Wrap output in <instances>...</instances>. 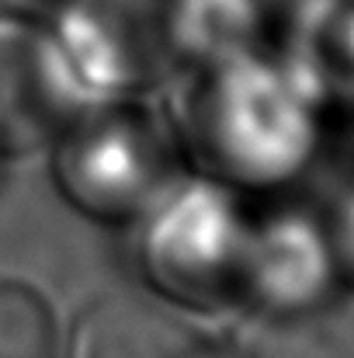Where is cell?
<instances>
[{
	"mask_svg": "<svg viewBox=\"0 0 354 358\" xmlns=\"http://www.w3.org/2000/svg\"><path fill=\"white\" fill-rule=\"evenodd\" d=\"M323 119L271 49L170 80V122L184 160L239 195L295 185L323 146Z\"/></svg>",
	"mask_w": 354,
	"mask_h": 358,
	"instance_id": "1",
	"label": "cell"
},
{
	"mask_svg": "<svg viewBox=\"0 0 354 358\" xmlns=\"http://www.w3.org/2000/svg\"><path fill=\"white\" fill-rule=\"evenodd\" d=\"M170 115L149 101L80 108L52 139V181L80 216L132 227L184 171Z\"/></svg>",
	"mask_w": 354,
	"mask_h": 358,
	"instance_id": "2",
	"label": "cell"
},
{
	"mask_svg": "<svg viewBox=\"0 0 354 358\" xmlns=\"http://www.w3.org/2000/svg\"><path fill=\"white\" fill-rule=\"evenodd\" d=\"M38 24L77 112L149 101L177 77L167 0H52Z\"/></svg>",
	"mask_w": 354,
	"mask_h": 358,
	"instance_id": "3",
	"label": "cell"
},
{
	"mask_svg": "<svg viewBox=\"0 0 354 358\" xmlns=\"http://www.w3.org/2000/svg\"><path fill=\"white\" fill-rule=\"evenodd\" d=\"M243 195L205 174H181L135 223V264L167 299L226 306L239 299L250 237Z\"/></svg>",
	"mask_w": 354,
	"mask_h": 358,
	"instance_id": "4",
	"label": "cell"
},
{
	"mask_svg": "<svg viewBox=\"0 0 354 358\" xmlns=\"http://www.w3.org/2000/svg\"><path fill=\"white\" fill-rule=\"evenodd\" d=\"M344 282L327 216L274 206L250 220L239 303L253 313H302L337 299Z\"/></svg>",
	"mask_w": 354,
	"mask_h": 358,
	"instance_id": "5",
	"label": "cell"
},
{
	"mask_svg": "<svg viewBox=\"0 0 354 358\" xmlns=\"http://www.w3.org/2000/svg\"><path fill=\"white\" fill-rule=\"evenodd\" d=\"M267 49L323 115H354V0H285Z\"/></svg>",
	"mask_w": 354,
	"mask_h": 358,
	"instance_id": "6",
	"label": "cell"
},
{
	"mask_svg": "<svg viewBox=\"0 0 354 358\" xmlns=\"http://www.w3.org/2000/svg\"><path fill=\"white\" fill-rule=\"evenodd\" d=\"M73 115L38 17H0V157L52 146Z\"/></svg>",
	"mask_w": 354,
	"mask_h": 358,
	"instance_id": "7",
	"label": "cell"
},
{
	"mask_svg": "<svg viewBox=\"0 0 354 358\" xmlns=\"http://www.w3.org/2000/svg\"><path fill=\"white\" fill-rule=\"evenodd\" d=\"M202 338L167 306L142 296H105L77 324L70 358H216Z\"/></svg>",
	"mask_w": 354,
	"mask_h": 358,
	"instance_id": "8",
	"label": "cell"
},
{
	"mask_svg": "<svg viewBox=\"0 0 354 358\" xmlns=\"http://www.w3.org/2000/svg\"><path fill=\"white\" fill-rule=\"evenodd\" d=\"M271 14L264 0H167L177 73L267 49Z\"/></svg>",
	"mask_w": 354,
	"mask_h": 358,
	"instance_id": "9",
	"label": "cell"
},
{
	"mask_svg": "<svg viewBox=\"0 0 354 358\" xmlns=\"http://www.w3.org/2000/svg\"><path fill=\"white\" fill-rule=\"evenodd\" d=\"M236 348L243 358H354V324L337 303L302 313H253Z\"/></svg>",
	"mask_w": 354,
	"mask_h": 358,
	"instance_id": "10",
	"label": "cell"
},
{
	"mask_svg": "<svg viewBox=\"0 0 354 358\" xmlns=\"http://www.w3.org/2000/svg\"><path fill=\"white\" fill-rule=\"evenodd\" d=\"M0 358H56L52 310L24 282L0 278Z\"/></svg>",
	"mask_w": 354,
	"mask_h": 358,
	"instance_id": "11",
	"label": "cell"
},
{
	"mask_svg": "<svg viewBox=\"0 0 354 358\" xmlns=\"http://www.w3.org/2000/svg\"><path fill=\"white\" fill-rule=\"evenodd\" d=\"M327 223H330L334 250H337V261H341V275L348 282H354V188L341 199L334 216H327Z\"/></svg>",
	"mask_w": 354,
	"mask_h": 358,
	"instance_id": "12",
	"label": "cell"
},
{
	"mask_svg": "<svg viewBox=\"0 0 354 358\" xmlns=\"http://www.w3.org/2000/svg\"><path fill=\"white\" fill-rule=\"evenodd\" d=\"M52 0H0V17H38Z\"/></svg>",
	"mask_w": 354,
	"mask_h": 358,
	"instance_id": "13",
	"label": "cell"
},
{
	"mask_svg": "<svg viewBox=\"0 0 354 358\" xmlns=\"http://www.w3.org/2000/svg\"><path fill=\"white\" fill-rule=\"evenodd\" d=\"M351 119H354V115H351Z\"/></svg>",
	"mask_w": 354,
	"mask_h": 358,
	"instance_id": "14",
	"label": "cell"
}]
</instances>
